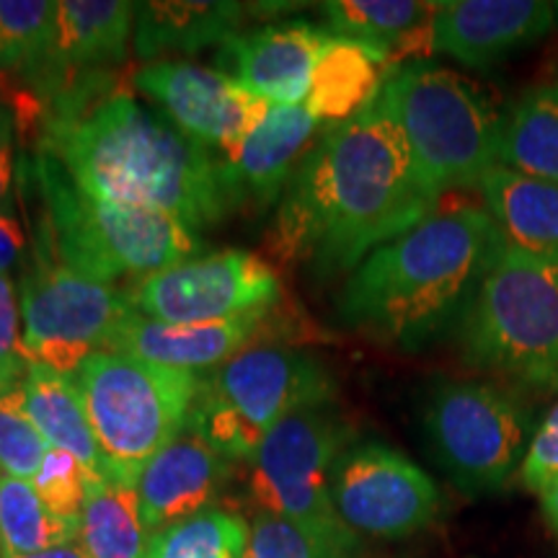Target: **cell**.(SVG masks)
Listing matches in <instances>:
<instances>
[{"label":"cell","mask_w":558,"mask_h":558,"mask_svg":"<svg viewBox=\"0 0 558 558\" xmlns=\"http://www.w3.org/2000/svg\"><path fill=\"white\" fill-rule=\"evenodd\" d=\"M409 143L378 101L331 124L292 173L269 230V251L318 277L354 271L375 248L437 209Z\"/></svg>","instance_id":"6da1fadb"},{"label":"cell","mask_w":558,"mask_h":558,"mask_svg":"<svg viewBox=\"0 0 558 558\" xmlns=\"http://www.w3.org/2000/svg\"><path fill=\"white\" fill-rule=\"evenodd\" d=\"M41 120L39 153L90 197L169 215L194 233L233 213L220 158L124 90L45 107Z\"/></svg>","instance_id":"7a4b0ae2"},{"label":"cell","mask_w":558,"mask_h":558,"mask_svg":"<svg viewBox=\"0 0 558 558\" xmlns=\"http://www.w3.org/2000/svg\"><path fill=\"white\" fill-rule=\"evenodd\" d=\"M505 246L486 209H435L349 275L337 316L383 344L418 349L465 313Z\"/></svg>","instance_id":"3957f363"},{"label":"cell","mask_w":558,"mask_h":558,"mask_svg":"<svg viewBox=\"0 0 558 558\" xmlns=\"http://www.w3.org/2000/svg\"><path fill=\"white\" fill-rule=\"evenodd\" d=\"M34 181L45 207L41 241L50 256L99 282L145 279L192 259L197 233L169 215L117 205L83 192L58 160L39 153Z\"/></svg>","instance_id":"277c9868"},{"label":"cell","mask_w":558,"mask_h":558,"mask_svg":"<svg viewBox=\"0 0 558 558\" xmlns=\"http://www.w3.org/2000/svg\"><path fill=\"white\" fill-rule=\"evenodd\" d=\"M375 101L399 124L424 186L445 192L478 186L499 163L501 114L481 90L448 68H396Z\"/></svg>","instance_id":"5b68a950"},{"label":"cell","mask_w":558,"mask_h":558,"mask_svg":"<svg viewBox=\"0 0 558 558\" xmlns=\"http://www.w3.org/2000/svg\"><path fill=\"white\" fill-rule=\"evenodd\" d=\"M465 365L558 390V264L505 246L463 313Z\"/></svg>","instance_id":"8992f818"},{"label":"cell","mask_w":558,"mask_h":558,"mask_svg":"<svg viewBox=\"0 0 558 558\" xmlns=\"http://www.w3.org/2000/svg\"><path fill=\"white\" fill-rule=\"evenodd\" d=\"M337 383L318 357L282 344H254L199 378L186 427L228 460H254L277 424L329 407Z\"/></svg>","instance_id":"52a82bcc"},{"label":"cell","mask_w":558,"mask_h":558,"mask_svg":"<svg viewBox=\"0 0 558 558\" xmlns=\"http://www.w3.org/2000/svg\"><path fill=\"white\" fill-rule=\"evenodd\" d=\"M107 478L137 484L140 473L186 429L199 375L117 352H96L75 373Z\"/></svg>","instance_id":"ba28073f"},{"label":"cell","mask_w":558,"mask_h":558,"mask_svg":"<svg viewBox=\"0 0 558 558\" xmlns=\"http://www.w3.org/2000/svg\"><path fill=\"white\" fill-rule=\"evenodd\" d=\"M424 432L437 465L460 492H501L527 456V414L492 383L442 380L424 403Z\"/></svg>","instance_id":"9c48e42d"},{"label":"cell","mask_w":558,"mask_h":558,"mask_svg":"<svg viewBox=\"0 0 558 558\" xmlns=\"http://www.w3.org/2000/svg\"><path fill=\"white\" fill-rule=\"evenodd\" d=\"M352 439L344 418L329 407L305 409L269 432L251 460L248 494L256 514H277L344 543H360L333 512L329 476Z\"/></svg>","instance_id":"30bf717a"},{"label":"cell","mask_w":558,"mask_h":558,"mask_svg":"<svg viewBox=\"0 0 558 558\" xmlns=\"http://www.w3.org/2000/svg\"><path fill=\"white\" fill-rule=\"evenodd\" d=\"M19 298L32 362L73 378L90 354L109 352L111 339L135 313L128 290L81 275L54 256H39Z\"/></svg>","instance_id":"8fae6325"},{"label":"cell","mask_w":558,"mask_h":558,"mask_svg":"<svg viewBox=\"0 0 558 558\" xmlns=\"http://www.w3.org/2000/svg\"><path fill=\"white\" fill-rule=\"evenodd\" d=\"M333 512L354 535L399 541L429 527L442 497L427 473L383 442L347 445L329 476Z\"/></svg>","instance_id":"7c38bea8"},{"label":"cell","mask_w":558,"mask_h":558,"mask_svg":"<svg viewBox=\"0 0 558 558\" xmlns=\"http://www.w3.org/2000/svg\"><path fill=\"white\" fill-rule=\"evenodd\" d=\"M128 295L137 313L163 324H215L275 308L279 277L262 256L226 248L140 279Z\"/></svg>","instance_id":"4fadbf2b"},{"label":"cell","mask_w":558,"mask_h":558,"mask_svg":"<svg viewBox=\"0 0 558 558\" xmlns=\"http://www.w3.org/2000/svg\"><path fill=\"white\" fill-rule=\"evenodd\" d=\"M135 88L163 109V117L205 148L233 153L264 122L271 104L213 68L181 60L148 62Z\"/></svg>","instance_id":"5bb4252c"},{"label":"cell","mask_w":558,"mask_h":558,"mask_svg":"<svg viewBox=\"0 0 558 558\" xmlns=\"http://www.w3.org/2000/svg\"><path fill=\"white\" fill-rule=\"evenodd\" d=\"M329 37V29H318L308 21H284L235 34L220 45V73L267 99L271 107H303L313 68Z\"/></svg>","instance_id":"9a60e30c"},{"label":"cell","mask_w":558,"mask_h":558,"mask_svg":"<svg viewBox=\"0 0 558 558\" xmlns=\"http://www.w3.org/2000/svg\"><path fill=\"white\" fill-rule=\"evenodd\" d=\"M556 5L541 0H445L435 13V52L469 68H486L543 39Z\"/></svg>","instance_id":"2e32d148"},{"label":"cell","mask_w":558,"mask_h":558,"mask_svg":"<svg viewBox=\"0 0 558 558\" xmlns=\"http://www.w3.org/2000/svg\"><path fill=\"white\" fill-rule=\"evenodd\" d=\"M228 476L230 460L186 427L140 473L135 488L145 525L156 535L213 509Z\"/></svg>","instance_id":"e0dca14e"},{"label":"cell","mask_w":558,"mask_h":558,"mask_svg":"<svg viewBox=\"0 0 558 558\" xmlns=\"http://www.w3.org/2000/svg\"><path fill=\"white\" fill-rule=\"evenodd\" d=\"M318 122L303 107H271L264 122L233 153L220 158L222 181L233 209L256 213L275 205L288 190Z\"/></svg>","instance_id":"ac0fdd59"},{"label":"cell","mask_w":558,"mask_h":558,"mask_svg":"<svg viewBox=\"0 0 558 558\" xmlns=\"http://www.w3.org/2000/svg\"><path fill=\"white\" fill-rule=\"evenodd\" d=\"M135 32V3L124 0H60L54 37L47 60L29 78L47 96L78 75L124 60Z\"/></svg>","instance_id":"d6986e66"},{"label":"cell","mask_w":558,"mask_h":558,"mask_svg":"<svg viewBox=\"0 0 558 558\" xmlns=\"http://www.w3.org/2000/svg\"><path fill=\"white\" fill-rule=\"evenodd\" d=\"M267 318L269 311H259L215 324H163L135 311L111 339L109 352L190 373L213 369L254 347V339L269 324Z\"/></svg>","instance_id":"ffe728a7"},{"label":"cell","mask_w":558,"mask_h":558,"mask_svg":"<svg viewBox=\"0 0 558 558\" xmlns=\"http://www.w3.org/2000/svg\"><path fill=\"white\" fill-rule=\"evenodd\" d=\"M251 5L218 0H148L135 3L132 47L140 60L158 62L160 54H194L209 45H226L241 34Z\"/></svg>","instance_id":"44dd1931"},{"label":"cell","mask_w":558,"mask_h":558,"mask_svg":"<svg viewBox=\"0 0 558 558\" xmlns=\"http://www.w3.org/2000/svg\"><path fill=\"white\" fill-rule=\"evenodd\" d=\"M478 190L507 246L558 264V184L497 163Z\"/></svg>","instance_id":"7402d4cb"},{"label":"cell","mask_w":558,"mask_h":558,"mask_svg":"<svg viewBox=\"0 0 558 558\" xmlns=\"http://www.w3.org/2000/svg\"><path fill=\"white\" fill-rule=\"evenodd\" d=\"M329 34L388 52L390 68L435 52L437 3L422 0H329L320 5Z\"/></svg>","instance_id":"603a6c76"},{"label":"cell","mask_w":558,"mask_h":558,"mask_svg":"<svg viewBox=\"0 0 558 558\" xmlns=\"http://www.w3.org/2000/svg\"><path fill=\"white\" fill-rule=\"evenodd\" d=\"M388 73H393V68L386 50L331 34L313 68L305 109L318 124L352 120L373 104Z\"/></svg>","instance_id":"cb8c5ba5"},{"label":"cell","mask_w":558,"mask_h":558,"mask_svg":"<svg viewBox=\"0 0 558 558\" xmlns=\"http://www.w3.org/2000/svg\"><path fill=\"white\" fill-rule=\"evenodd\" d=\"M24 401L34 427L50 448L65 450L81 460L96 478H107V469L90 429L86 407L73 375H62L32 362L24 378Z\"/></svg>","instance_id":"d4e9b609"},{"label":"cell","mask_w":558,"mask_h":558,"mask_svg":"<svg viewBox=\"0 0 558 558\" xmlns=\"http://www.w3.org/2000/svg\"><path fill=\"white\" fill-rule=\"evenodd\" d=\"M499 166L558 184V83L530 88L501 114Z\"/></svg>","instance_id":"484cf974"},{"label":"cell","mask_w":558,"mask_h":558,"mask_svg":"<svg viewBox=\"0 0 558 558\" xmlns=\"http://www.w3.org/2000/svg\"><path fill=\"white\" fill-rule=\"evenodd\" d=\"M150 541L137 488L117 478L96 481L78 520V543L88 558H145Z\"/></svg>","instance_id":"4316f807"},{"label":"cell","mask_w":558,"mask_h":558,"mask_svg":"<svg viewBox=\"0 0 558 558\" xmlns=\"http://www.w3.org/2000/svg\"><path fill=\"white\" fill-rule=\"evenodd\" d=\"M78 541V525L58 518L32 481L0 473V554L29 556Z\"/></svg>","instance_id":"83f0119b"},{"label":"cell","mask_w":558,"mask_h":558,"mask_svg":"<svg viewBox=\"0 0 558 558\" xmlns=\"http://www.w3.org/2000/svg\"><path fill=\"white\" fill-rule=\"evenodd\" d=\"M248 535L241 514L213 507L153 535L145 558H246Z\"/></svg>","instance_id":"f1b7e54d"},{"label":"cell","mask_w":558,"mask_h":558,"mask_svg":"<svg viewBox=\"0 0 558 558\" xmlns=\"http://www.w3.org/2000/svg\"><path fill=\"white\" fill-rule=\"evenodd\" d=\"M54 19L52 0H0V75L37 73L50 54Z\"/></svg>","instance_id":"f546056e"},{"label":"cell","mask_w":558,"mask_h":558,"mask_svg":"<svg viewBox=\"0 0 558 558\" xmlns=\"http://www.w3.org/2000/svg\"><path fill=\"white\" fill-rule=\"evenodd\" d=\"M246 558H360L362 543H344L277 514H256L248 522Z\"/></svg>","instance_id":"4dcf8cb0"},{"label":"cell","mask_w":558,"mask_h":558,"mask_svg":"<svg viewBox=\"0 0 558 558\" xmlns=\"http://www.w3.org/2000/svg\"><path fill=\"white\" fill-rule=\"evenodd\" d=\"M50 445L34 427L24 401V383L0 390V473L32 481Z\"/></svg>","instance_id":"1f68e13d"},{"label":"cell","mask_w":558,"mask_h":558,"mask_svg":"<svg viewBox=\"0 0 558 558\" xmlns=\"http://www.w3.org/2000/svg\"><path fill=\"white\" fill-rule=\"evenodd\" d=\"M96 481L101 478H96L78 458L70 456L65 450L50 448L45 460H41L37 476L32 478V484L52 514L78 525L88 492Z\"/></svg>","instance_id":"d6a6232c"},{"label":"cell","mask_w":558,"mask_h":558,"mask_svg":"<svg viewBox=\"0 0 558 558\" xmlns=\"http://www.w3.org/2000/svg\"><path fill=\"white\" fill-rule=\"evenodd\" d=\"M32 365L24 344L21 298L9 275H0V390L19 386Z\"/></svg>","instance_id":"836d02e7"},{"label":"cell","mask_w":558,"mask_h":558,"mask_svg":"<svg viewBox=\"0 0 558 558\" xmlns=\"http://www.w3.org/2000/svg\"><path fill=\"white\" fill-rule=\"evenodd\" d=\"M554 478H558V403L543 418L520 465V481L530 492L541 494Z\"/></svg>","instance_id":"e575fe53"},{"label":"cell","mask_w":558,"mask_h":558,"mask_svg":"<svg viewBox=\"0 0 558 558\" xmlns=\"http://www.w3.org/2000/svg\"><path fill=\"white\" fill-rule=\"evenodd\" d=\"M16 135H19L16 109L0 101V213L11 209L13 177H16V158H13Z\"/></svg>","instance_id":"d590c367"},{"label":"cell","mask_w":558,"mask_h":558,"mask_svg":"<svg viewBox=\"0 0 558 558\" xmlns=\"http://www.w3.org/2000/svg\"><path fill=\"white\" fill-rule=\"evenodd\" d=\"M26 235L21 230L13 209L0 213V275H9L24 256Z\"/></svg>","instance_id":"8d00e7d4"},{"label":"cell","mask_w":558,"mask_h":558,"mask_svg":"<svg viewBox=\"0 0 558 558\" xmlns=\"http://www.w3.org/2000/svg\"><path fill=\"white\" fill-rule=\"evenodd\" d=\"M0 558H88L86 550L78 541L65 543V546H54L47 550H39V554H29V556H13V554H0Z\"/></svg>","instance_id":"74e56055"},{"label":"cell","mask_w":558,"mask_h":558,"mask_svg":"<svg viewBox=\"0 0 558 558\" xmlns=\"http://www.w3.org/2000/svg\"><path fill=\"white\" fill-rule=\"evenodd\" d=\"M538 497H541L543 514H546L548 525H550V530H554L556 538H558V478L550 481V484L543 488Z\"/></svg>","instance_id":"f35d334b"},{"label":"cell","mask_w":558,"mask_h":558,"mask_svg":"<svg viewBox=\"0 0 558 558\" xmlns=\"http://www.w3.org/2000/svg\"><path fill=\"white\" fill-rule=\"evenodd\" d=\"M556 13H558V5H556Z\"/></svg>","instance_id":"ab89813d"}]
</instances>
